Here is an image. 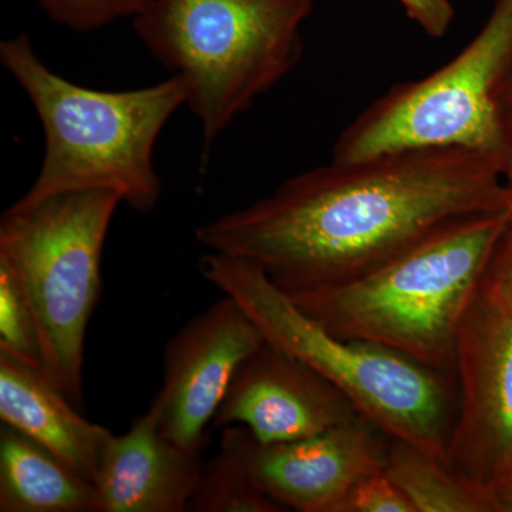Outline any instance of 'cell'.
I'll use <instances>...</instances> for the list:
<instances>
[{
	"label": "cell",
	"instance_id": "obj_1",
	"mask_svg": "<svg viewBox=\"0 0 512 512\" xmlns=\"http://www.w3.org/2000/svg\"><path fill=\"white\" fill-rule=\"evenodd\" d=\"M507 171L463 148L333 161L195 232L251 262L282 291L329 288L375 271L450 222L510 210Z\"/></svg>",
	"mask_w": 512,
	"mask_h": 512
},
{
	"label": "cell",
	"instance_id": "obj_2",
	"mask_svg": "<svg viewBox=\"0 0 512 512\" xmlns=\"http://www.w3.org/2000/svg\"><path fill=\"white\" fill-rule=\"evenodd\" d=\"M0 63L28 94L45 131L42 168L9 211L56 195L111 191L146 214L160 201L154 148L171 116L187 103L183 80L127 92H103L64 79L37 56L28 35L0 42Z\"/></svg>",
	"mask_w": 512,
	"mask_h": 512
},
{
	"label": "cell",
	"instance_id": "obj_3",
	"mask_svg": "<svg viewBox=\"0 0 512 512\" xmlns=\"http://www.w3.org/2000/svg\"><path fill=\"white\" fill-rule=\"evenodd\" d=\"M511 208L450 222L353 281L289 296L340 339L377 343L456 377L458 329Z\"/></svg>",
	"mask_w": 512,
	"mask_h": 512
},
{
	"label": "cell",
	"instance_id": "obj_4",
	"mask_svg": "<svg viewBox=\"0 0 512 512\" xmlns=\"http://www.w3.org/2000/svg\"><path fill=\"white\" fill-rule=\"evenodd\" d=\"M200 271L241 305L265 342L311 366L390 439L412 444L447 466L456 377L377 343L338 338L245 259L210 252Z\"/></svg>",
	"mask_w": 512,
	"mask_h": 512
},
{
	"label": "cell",
	"instance_id": "obj_5",
	"mask_svg": "<svg viewBox=\"0 0 512 512\" xmlns=\"http://www.w3.org/2000/svg\"><path fill=\"white\" fill-rule=\"evenodd\" d=\"M316 0H151L141 43L173 76L201 123L204 154L239 114L292 72Z\"/></svg>",
	"mask_w": 512,
	"mask_h": 512
},
{
	"label": "cell",
	"instance_id": "obj_6",
	"mask_svg": "<svg viewBox=\"0 0 512 512\" xmlns=\"http://www.w3.org/2000/svg\"><path fill=\"white\" fill-rule=\"evenodd\" d=\"M463 148L508 174L512 156V0H497L470 43L436 72L394 84L336 138L333 161Z\"/></svg>",
	"mask_w": 512,
	"mask_h": 512
},
{
	"label": "cell",
	"instance_id": "obj_7",
	"mask_svg": "<svg viewBox=\"0 0 512 512\" xmlns=\"http://www.w3.org/2000/svg\"><path fill=\"white\" fill-rule=\"evenodd\" d=\"M120 195L79 191L28 210L5 211L0 259L28 298L39 333L42 369L84 409V343L101 291V256Z\"/></svg>",
	"mask_w": 512,
	"mask_h": 512
},
{
	"label": "cell",
	"instance_id": "obj_8",
	"mask_svg": "<svg viewBox=\"0 0 512 512\" xmlns=\"http://www.w3.org/2000/svg\"><path fill=\"white\" fill-rule=\"evenodd\" d=\"M456 380L447 467L494 494L512 473V309L484 281L458 329Z\"/></svg>",
	"mask_w": 512,
	"mask_h": 512
},
{
	"label": "cell",
	"instance_id": "obj_9",
	"mask_svg": "<svg viewBox=\"0 0 512 512\" xmlns=\"http://www.w3.org/2000/svg\"><path fill=\"white\" fill-rule=\"evenodd\" d=\"M390 437L365 417L318 436L264 443L242 426L222 429L221 450L286 511L332 512L360 478L383 470Z\"/></svg>",
	"mask_w": 512,
	"mask_h": 512
},
{
	"label": "cell",
	"instance_id": "obj_10",
	"mask_svg": "<svg viewBox=\"0 0 512 512\" xmlns=\"http://www.w3.org/2000/svg\"><path fill=\"white\" fill-rule=\"evenodd\" d=\"M264 336L244 309L224 295L168 340L163 387L153 404L171 440L192 456L207 447L214 420L238 367Z\"/></svg>",
	"mask_w": 512,
	"mask_h": 512
},
{
	"label": "cell",
	"instance_id": "obj_11",
	"mask_svg": "<svg viewBox=\"0 0 512 512\" xmlns=\"http://www.w3.org/2000/svg\"><path fill=\"white\" fill-rule=\"evenodd\" d=\"M359 417L325 377L264 342L238 367L211 426H242L264 443H281L318 436Z\"/></svg>",
	"mask_w": 512,
	"mask_h": 512
},
{
	"label": "cell",
	"instance_id": "obj_12",
	"mask_svg": "<svg viewBox=\"0 0 512 512\" xmlns=\"http://www.w3.org/2000/svg\"><path fill=\"white\" fill-rule=\"evenodd\" d=\"M201 457L165 434L153 404L114 436L94 485L97 512H184L200 483Z\"/></svg>",
	"mask_w": 512,
	"mask_h": 512
},
{
	"label": "cell",
	"instance_id": "obj_13",
	"mask_svg": "<svg viewBox=\"0 0 512 512\" xmlns=\"http://www.w3.org/2000/svg\"><path fill=\"white\" fill-rule=\"evenodd\" d=\"M0 420L92 481L114 434L92 423L43 372L0 350Z\"/></svg>",
	"mask_w": 512,
	"mask_h": 512
},
{
	"label": "cell",
	"instance_id": "obj_14",
	"mask_svg": "<svg viewBox=\"0 0 512 512\" xmlns=\"http://www.w3.org/2000/svg\"><path fill=\"white\" fill-rule=\"evenodd\" d=\"M0 511L97 512L96 485L52 451L2 423Z\"/></svg>",
	"mask_w": 512,
	"mask_h": 512
},
{
	"label": "cell",
	"instance_id": "obj_15",
	"mask_svg": "<svg viewBox=\"0 0 512 512\" xmlns=\"http://www.w3.org/2000/svg\"><path fill=\"white\" fill-rule=\"evenodd\" d=\"M416 512H503L491 491L458 476L433 454L390 439L383 467Z\"/></svg>",
	"mask_w": 512,
	"mask_h": 512
},
{
	"label": "cell",
	"instance_id": "obj_16",
	"mask_svg": "<svg viewBox=\"0 0 512 512\" xmlns=\"http://www.w3.org/2000/svg\"><path fill=\"white\" fill-rule=\"evenodd\" d=\"M187 511L284 512L286 508L256 487L237 458L220 450L202 463L200 483Z\"/></svg>",
	"mask_w": 512,
	"mask_h": 512
},
{
	"label": "cell",
	"instance_id": "obj_17",
	"mask_svg": "<svg viewBox=\"0 0 512 512\" xmlns=\"http://www.w3.org/2000/svg\"><path fill=\"white\" fill-rule=\"evenodd\" d=\"M0 350L42 367L35 316L18 278L0 259Z\"/></svg>",
	"mask_w": 512,
	"mask_h": 512
},
{
	"label": "cell",
	"instance_id": "obj_18",
	"mask_svg": "<svg viewBox=\"0 0 512 512\" xmlns=\"http://www.w3.org/2000/svg\"><path fill=\"white\" fill-rule=\"evenodd\" d=\"M53 22L74 32H92L123 18H136L151 0H37Z\"/></svg>",
	"mask_w": 512,
	"mask_h": 512
},
{
	"label": "cell",
	"instance_id": "obj_19",
	"mask_svg": "<svg viewBox=\"0 0 512 512\" xmlns=\"http://www.w3.org/2000/svg\"><path fill=\"white\" fill-rule=\"evenodd\" d=\"M332 512H416L406 494L383 470L360 478L333 505Z\"/></svg>",
	"mask_w": 512,
	"mask_h": 512
},
{
	"label": "cell",
	"instance_id": "obj_20",
	"mask_svg": "<svg viewBox=\"0 0 512 512\" xmlns=\"http://www.w3.org/2000/svg\"><path fill=\"white\" fill-rule=\"evenodd\" d=\"M507 178L512 191V174ZM483 281L487 282L512 309V208L507 224L495 242L493 252L485 266Z\"/></svg>",
	"mask_w": 512,
	"mask_h": 512
},
{
	"label": "cell",
	"instance_id": "obj_21",
	"mask_svg": "<svg viewBox=\"0 0 512 512\" xmlns=\"http://www.w3.org/2000/svg\"><path fill=\"white\" fill-rule=\"evenodd\" d=\"M406 10L407 18L431 39H443L453 25L454 12L450 0H397Z\"/></svg>",
	"mask_w": 512,
	"mask_h": 512
},
{
	"label": "cell",
	"instance_id": "obj_22",
	"mask_svg": "<svg viewBox=\"0 0 512 512\" xmlns=\"http://www.w3.org/2000/svg\"><path fill=\"white\" fill-rule=\"evenodd\" d=\"M494 495L503 512H512V473L494 488Z\"/></svg>",
	"mask_w": 512,
	"mask_h": 512
},
{
	"label": "cell",
	"instance_id": "obj_23",
	"mask_svg": "<svg viewBox=\"0 0 512 512\" xmlns=\"http://www.w3.org/2000/svg\"><path fill=\"white\" fill-rule=\"evenodd\" d=\"M511 174H512V156H511V161H510V168H508L507 177H508V175H511Z\"/></svg>",
	"mask_w": 512,
	"mask_h": 512
}]
</instances>
